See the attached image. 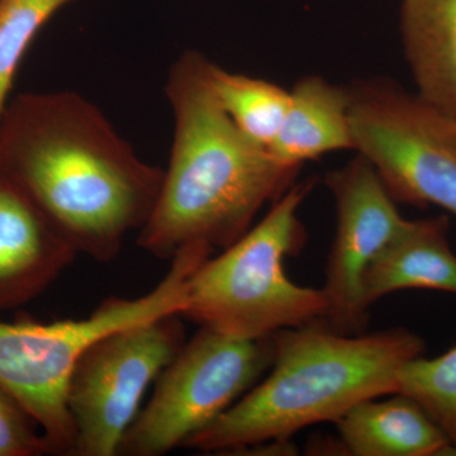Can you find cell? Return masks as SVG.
<instances>
[{"instance_id":"obj_1","label":"cell","mask_w":456,"mask_h":456,"mask_svg":"<svg viewBox=\"0 0 456 456\" xmlns=\"http://www.w3.org/2000/svg\"><path fill=\"white\" fill-rule=\"evenodd\" d=\"M0 170L77 254L110 263L151 215L164 169L75 92L20 93L0 119Z\"/></svg>"},{"instance_id":"obj_2","label":"cell","mask_w":456,"mask_h":456,"mask_svg":"<svg viewBox=\"0 0 456 456\" xmlns=\"http://www.w3.org/2000/svg\"><path fill=\"white\" fill-rule=\"evenodd\" d=\"M211 60L185 51L171 66L165 93L175 130L169 165L137 245L160 259L182 248L224 250L257 213L293 185L299 169L279 164L232 122L209 83Z\"/></svg>"},{"instance_id":"obj_3","label":"cell","mask_w":456,"mask_h":456,"mask_svg":"<svg viewBox=\"0 0 456 456\" xmlns=\"http://www.w3.org/2000/svg\"><path fill=\"white\" fill-rule=\"evenodd\" d=\"M268 377L183 448L237 454L268 441L290 440L308 426L336 422L369 399L395 395L402 369L425 342L407 329L344 335L323 321L272 335Z\"/></svg>"},{"instance_id":"obj_4","label":"cell","mask_w":456,"mask_h":456,"mask_svg":"<svg viewBox=\"0 0 456 456\" xmlns=\"http://www.w3.org/2000/svg\"><path fill=\"white\" fill-rule=\"evenodd\" d=\"M314 183L293 184L244 236L189 275L182 317L237 338H261L325 320V290L301 287L284 260L305 248L299 208Z\"/></svg>"},{"instance_id":"obj_5","label":"cell","mask_w":456,"mask_h":456,"mask_svg":"<svg viewBox=\"0 0 456 456\" xmlns=\"http://www.w3.org/2000/svg\"><path fill=\"white\" fill-rule=\"evenodd\" d=\"M211 255L200 246L182 248L154 289L139 298H108L82 320L0 322V388L35 419L50 454H75L77 434L66 391L83 351L113 330L182 314L187 279Z\"/></svg>"},{"instance_id":"obj_6","label":"cell","mask_w":456,"mask_h":456,"mask_svg":"<svg viewBox=\"0 0 456 456\" xmlns=\"http://www.w3.org/2000/svg\"><path fill=\"white\" fill-rule=\"evenodd\" d=\"M354 150L370 161L395 202L436 206L456 217V121L388 77L346 86Z\"/></svg>"},{"instance_id":"obj_7","label":"cell","mask_w":456,"mask_h":456,"mask_svg":"<svg viewBox=\"0 0 456 456\" xmlns=\"http://www.w3.org/2000/svg\"><path fill=\"white\" fill-rule=\"evenodd\" d=\"M273 360L272 336L250 340L200 327L159 375L117 455L160 456L183 446L253 388Z\"/></svg>"},{"instance_id":"obj_8","label":"cell","mask_w":456,"mask_h":456,"mask_svg":"<svg viewBox=\"0 0 456 456\" xmlns=\"http://www.w3.org/2000/svg\"><path fill=\"white\" fill-rule=\"evenodd\" d=\"M182 318L165 314L113 330L83 351L66 391L74 455H117L150 384L187 342Z\"/></svg>"},{"instance_id":"obj_9","label":"cell","mask_w":456,"mask_h":456,"mask_svg":"<svg viewBox=\"0 0 456 456\" xmlns=\"http://www.w3.org/2000/svg\"><path fill=\"white\" fill-rule=\"evenodd\" d=\"M325 183L335 200L338 224L322 288L329 301L323 322L338 334H364L369 307L362 278L375 255L407 220L364 156L330 171Z\"/></svg>"},{"instance_id":"obj_10","label":"cell","mask_w":456,"mask_h":456,"mask_svg":"<svg viewBox=\"0 0 456 456\" xmlns=\"http://www.w3.org/2000/svg\"><path fill=\"white\" fill-rule=\"evenodd\" d=\"M77 253L0 170V314L44 293Z\"/></svg>"},{"instance_id":"obj_11","label":"cell","mask_w":456,"mask_h":456,"mask_svg":"<svg viewBox=\"0 0 456 456\" xmlns=\"http://www.w3.org/2000/svg\"><path fill=\"white\" fill-rule=\"evenodd\" d=\"M407 289L456 294V255L445 216L404 222L375 255L362 278L369 308L388 294Z\"/></svg>"},{"instance_id":"obj_12","label":"cell","mask_w":456,"mask_h":456,"mask_svg":"<svg viewBox=\"0 0 456 456\" xmlns=\"http://www.w3.org/2000/svg\"><path fill=\"white\" fill-rule=\"evenodd\" d=\"M335 424L347 455H456L439 425L415 399L401 393L386 401L362 402Z\"/></svg>"},{"instance_id":"obj_13","label":"cell","mask_w":456,"mask_h":456,"mask_svg":"<svg viewBox=\"0 0 456 456\" xmlns=\"http://www.w3.org/2000/svg\"><path fill=\"white\" fill-rule=\"evenodd\" d=\"M346 86L320 75L302 77L290 90L281 131L268 147L279 164L299 169L303 163L341 150H354Z\"/></svg>"},{"instance_id":"obj_14","label":"cell","mask_w":456,"mask_h":456,"mask_svg":"<svg viewBox=\"0 0 456 456\" xmlns=\"http://www.w3.org/2000/svg\"><path fill=\"white\" fill-rule=\"evenodd\" d=\"M401 35L417 95L456 121V0H401Z\"/></svg>"},{"instance_id":"obj_15","label":"cell","mask_w":456,"mask_h":456,"mask_svg":"<svg viewBox=\"0 0 456 456\" xmlns=\"http://www.w3.org/2000/svg\"><path fill=\"white\" fill-rule=\"evenodd\" d=\"M208 77L227 116L246 136L268 150L289 110L290 92L268 80L231 73L212 61Z\"/></svg>"},{"instance_id":"obj_16","label":"cell","mask_w":456,"mask_h":456,"mask_svg":"<svg viewBox=\"0 0 456 456\" xmlns=\"http://www.w3.org/2000/svg\"><path fill=\"white\" fill-rule=\"evenodd\" d=\"M397 393L415 399L456 450V346L436 358L408 362L399 373Z\"/></svg>"},{"instance_id":"obj_17","label":"cell","mask_w":456,"mask_h":456,"mask_svg":"<svg viewBox=\"0 0 456 456\" xmlns=\"http://www.w3.org/2000/svg\"><path fill=\"white\" fill-rule=\"evenodd\" d=\"M75 0H0V119L18 69L42 27Z\"/></svg>"},{"instance_id":"obj_18","label":"cell","mask_w":456,"mask_h":456,"mask_svg":"<svg viewBox=\"0 0 456 456\" xmlns=\"http://www.w3.org/2000/svg\"><path fill=\"white\" fill-rule=\"evenodd\" d=\"M25 408L0 388V456L50 454L49 445Z\"/></svg>"}]
</instances>
